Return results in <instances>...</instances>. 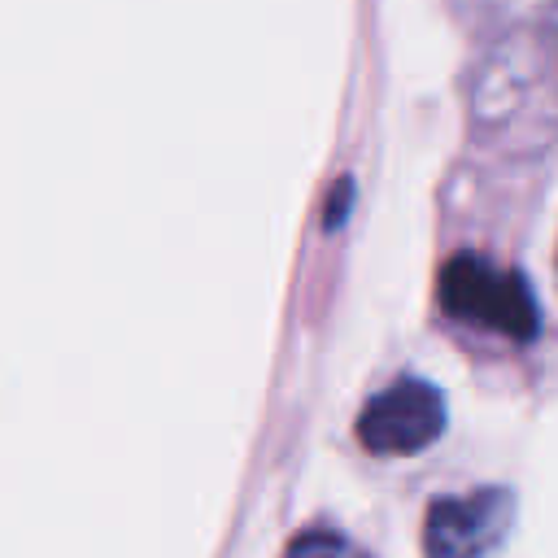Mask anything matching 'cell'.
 <instances>
[{
    "label": "cell",
    "instance_id": "6da1fadb",
    "mask_svg": "<svg viewBox=\"0 0 558 558\" xmlns=\"http://www.w3.org/2000/svg\"><path fill=\"white\" fill-rule=\"evenodd\" d=\"M440 310L458 323L497 331L506 340H532L536 336V301L519 270L497 266L480 253H453L440 266L436 279Z\"/></svg>",
    "mask_w": 558,
    "mask_h": 558
},
{
    "label": "cell",
    "instance_id": "7a4b0ae2",
    "mask_svg": "<svg viewBox=\"0 0 558 558\" xmlns=\"http://www.w3.org/2000/svg\"><path fill=\"white\" fill-rule=\"evenodd\" d=\"M440 432H445V397L414 375L375 392L357 414V440L384 458L418 453L432 440H440Z\"/></svg>",
    "mask_w": 558,
    "mask_h": 558
},
{
    "label": "cell",
    "instance_id": "3957f363",
    "mask_svg": "<svg viewBox=\"0 0 558 558\" xmlns=\"http://www.w3.org/2000/svg\"><path fill=\"white\" fill-rule=\"evenodd\" d=\"M514 519L510 488H471L462 497H436L423 519L427 558H484L501 545Z\"/></svg>",
    "mask_w": 558,
    "mask_h": 558
},
{
    "label": "cell",
    "instance_id": "277c9868",
    "mask_svg": "<svg viewBox=\"0 0 558 558\" xmlns=\"http://www.w3.org/2000/svg\"><path fill=\"white\" fill-rule=\"evenodd\" d=\"M283 558H371V554H366L362 545H353L349 536L331 532V527H310V532H301V536L288 545Z\"/></svg>",
    "mask_w": 558,
    "mask_h": 558
},
{
    "label": "cell",
    "instance_id": "5b68a950",
    "mask_svg": "<svg viewBox=\"0 0 558 558\" xmlns=\"http://www.w3.org/2000/svg\"><path fill=\"white\" fill-rule=\"evenodd\" d=\"M532 44H536V52L549 61V70H554V78H558V0L541 13V26L532 31Z\"/></svg>",
    "mask_w": 558,
    "mask_h": 558
}]
</instances>
